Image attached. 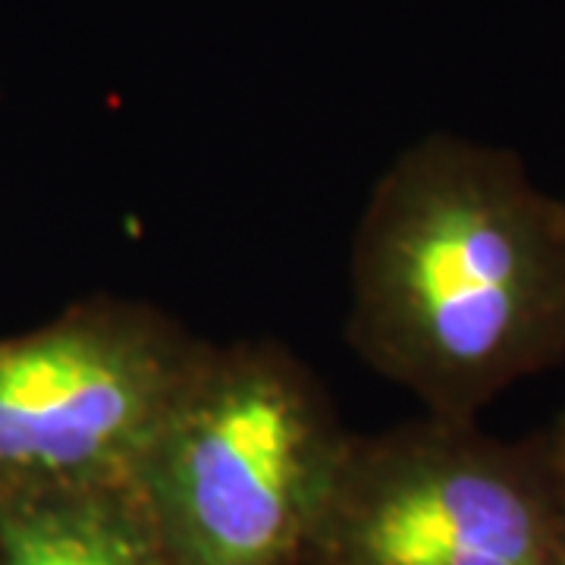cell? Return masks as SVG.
Masks as SVG:
<instances>
[{"instance_id": "cell-1", "label": "cell", "mask_w": 565, "mask_h": 565, "mask_svg": "<svg viewBox=\"0 0 565 565\" xmlns=\"http://www.w3.org/2000/svg\"><path fill=\"white\" fill-rule=\"evenodd\" d=\"M345 337L424 415L478 422L565 362V195L500 145L434 132L374 182Z\"/></svg>"}, {"instance_id": "cell-2", "label": "cell", "mask_w": 565, "mask_h": 565, "mask_svg": "<svg viewBox=\"0 0 565 565\" xmlns=\"http://www.w3.org/2000/svg\"><path fill=\"white\" fill-rule=\"evenodd\" d=\"M352 440L292 349L207 343L129 490L173 565H308Z\"/></svg>"}, {"instance_id": "cell-3", "label": "cell", "mask_w": 565, "mask_h": 565, "mask_svg": "<svg viewBox=\"0 0 565 565\" xmlns=\"http://www.w3.org/2000/svg\"><path fill=\"white\" fill-rule=\"evenodd\" d=\"M204 345L158 305L117 296L0 340V497L132 487Z\"/></svg>"}, {"instance_id": "cell-4", "label": "cell", "mask_w": 565, "mask_h": 565, "mask_svg": "<svg viewBox=\"0 0 565 565\" xmlns=\"http://www.w3.org/2000/svg\"><path fill=\"white\" fill-rule=\"evenodd\" d=\"M315 565H565L537 452L422 415L355 434Z\"/></svg>"}, {"instance_id": "cell-5", "label": "cell", "mask_w": 565, "mask_h": 565, "mask_svg": "<svg viewBox=\"0 0 565 565\" xmlns=\"http://www.w3.org/2000/svg\"><path fill=\"white\" fill-rule=\"evenodd\" d=\"M0 565H173L129 487L0 497Z\"/></svg>"}, {"instance_id": "cell-6", "label": "cell", "mask_w": 565, "mask_h": 565, "mask_svg": "<svg viewBox=\"0 0 565 565\" xmlns=\"http://www.w3.org/2000/svg\"><path fill=\"white\" fill-rule=\"evenodd\" d=\"M531 446H534L541 471H544L546 493H550V505H553V519H556V534H559L565 563V408L546 424L544 430H537L531 437Z\"/></svg>"}, {"instance_id": "cell-7", "label": "cell", "mask_w": 565, "mask_h": 565, "mask_svg": "<svg viewBox=\"0 0 565 565\" xmlns=\"http://www.w3.org/2000/svg\"><path fill=\"white\" fill-rule=\"evenodd\" d=\"M308 565H315V563H308Z\"/></svg>"}]
</instances>
